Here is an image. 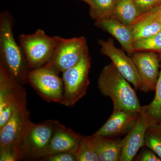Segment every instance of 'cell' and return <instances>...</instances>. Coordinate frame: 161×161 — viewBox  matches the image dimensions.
Here are the masks:
<instances>
[{"instance_id":"1","label":"cell","mask_w":161,"mask_h":161,"mask_svg":"<svg viewBox=\"0 0 161 161\" xmlns=\"http://www.w3.org/2000/svg\"><path fill=\"white\" fill-rule=\"evenodd\" d=\"M14 19L9 11L0 14V63L20 84L27 83L30 69L22 47L15 40Z\"/></svg>"},{"instance_id":"2","label":"cell","mask_w":161,"mask_h":161,"mask_svg":"<svg viewBox=\"0 0 161 161\" xmlns=\"http://www.w3.org/2000/svg\"><path fill=\"white\" fill-rule=\"evenodd\" d=\"M129 82L111 63L104 67L101 72L98 88L103 95L112 99L113 109L140 113L142 106Z\"/></svg>"},{"instance_id":"3","label":"cell","mask_w":161,"mask_h":161,"mask_svg":"<svg viewBox=\"0 0 161 161\" xmlns=\"http://www.w3.org/2000/svg\"><path fill=\"white\" fill-rule=\"evenodd\" d=\"M19 40L31 70L49 62L57 44V36H50L43 30L38 29L31 34L20 35Z\"/></svg>"},{"instance_id":"4","label":"cell","mask_w":161,"mask_h":161,"mask_svg":"<svg viewBox=\"0 0 161 161\" xmlns=\"http://www.w3.org/2000/svg\"><path fill=\"white\" fill-rule=\"evenodd\" d=\"M59 72L49 64L30 70L27 78L29 84L40 97L48 103L62 104L64 86Z\"/></svg>"},{"instance_id":"5","label":"cell","mask_w":161,"mask_h":161,"mask_svg":"<svg viewBox=\"0 0 161 161\" xmlns=\"http://www.w3.org/2000/svg\"><path fill=\"white\" fill-rule=\"evenodd\" d=\"M91 66V58L87 53L76 65L62 73L64 86L62 105L73 106L86 94L90 85Z\"/></svg>"},{"instance_id":"6","label":"cell","mask_w":161,"mask_h":161,"mask_svg":"<svg viewBox=\"0 0 161 161\" xmlns=\"http://www.w3.org/2000/svg\"><path fill=\"white\" fill-rule=\"evenodd\" d=\"M57 122L48 119L36 124L31 121L21 144L24 158L43 159L46 156Z\"/></svg>"},{"instance_id":"7","label":"cell","mask_w":161,"mask_h":161,"mask_svg":"<svg viewBox=\"0 0 161 161\" xmlns=\"http://www.w3.org/2000/svg\"><path fill=\"white\" fill-rule=\"evenodd\" d=\"M89 53L86 39L83 36L65 39L57 36V44L48 64L59 73L70 68Z\"/></svg>"},{"instance_id":"8","label":"cell","mask_w":161,"mask_h":161,"mask_svg":"<svg viewBox=\"0 0 161 161\" xmlns=\"http://www.w3.org/2000/svg\"><path fill=\"white\" fill-rule=\"evenodd\" d=\"M31 121L26 93L20 99L8 122L0 129V147H21L23 136Z\"/></svg>"},{"instance_id":"9","label":"cell","mask_w":161,"mask_h":161,"mask_svg":"<svg viewBox=\"0 0 161 161\" xmlns=\"http://www.w3.org/2000/svg\"><path fill=\"white\" fill-rule=\"evenodd\" d=\"M139 78V89L154 92L159 75V54L153 52H135L132 56Z\"/></svg>"},{"instance_id":"10","label":"cell","mask_w":161,"mask_h":161,"mask_svg":"<svg viewBox=\"0 0 161 161\" xmlns=\"http://www.w3.org/2000/svg\"><path fill=\"white\" fill-rule=\"evenodd\" d=\"M98 43L100 46L101 53L109 58L112 63L124 78L132 83L136 89H139V78L132 58L128 57L122 50L116 47L112 38H109L107 40H99Z\"/></svg>"},{"instance_id":"11","label":"cell","mask_w":161,"mask_h":161,"mask_svg":"<svg viewBox=\"0 0 161 161\" xmlns=\"http://www.w3.org/2000/svg\"><path fill=\"white\" fill-rule=\"evenodd\" d=\"M153 124L148 115L141 112L134 126L123 139L119 161L133 160L139 150L145 146L146 131L149 126Z\"/></svg>"},{"instance_id":"12","label":"cell","mask_w":161,"mask_h":161,"mask_svg":"<svg viewBox=\"0 0 161 161\" xmlns=\"http://www.w3.org/2000/svg\"><path fill=\"white\" fill-rule=\"evenodd\" d=\"M140 114L113 109L109 118L94 135L114 138L127 134L134 126Z\"/></svg>"},{"instance_id":"13","label":"cell","mask_w":161,"mask_h":161,"mask_svg":"<svg viewBox=\"0 0 161 161\" xmlns=\"http://www.w3.org/2000/svg\"><path fill=\"white\" fill-rule=\"evenodd\" d=\"M26 93L22 85L15 80L0 63V111H14Z\"/></svg>"},{"instance_id":"14","label":"cell","mask_w":161,"mask_h":161,"mask_svg":"<svg viewBox=\"0 0 161 161\" xmlns=\"http://www.w3.org/2000/svg\"><path fill=\"white\" fill-rule=\"evenodd\" d=\"M82 137L57 121L46 157L62 152L75 153Z\"/></svg>"},{"instance_id":"15","label":"cell","mask_w":161,"mask_h":161,"mask_svg":"<svg viewBox=\"0 0 161 161\" xmlns=\"http://www.w3.org/2000/svg\"><path fill=\"white\" fill-rule=\"evenodd\" d=\"M95 25L112 35L120 43L125 51L132 57L135 53L132 26L125 25L113 19L95 21Z\"/></svg>"},{"instance_id":"16","label":"cell","mask_w":161,"mask_h":161,"mask_svg":"<svg viewBox=\"0 0 161 161\" xmlns=\"http://www.w3.org/2000/svg\"><path fill=\"white\" fill-rule=\"evenodd\" d=\"M90 138L98 154L99 161H119L123 139L110 138L93 135Z\"/></svg>"},{"instance_id":"17","label":"cell","mask_w":161,"mask_h":161,"mask_svg":"<svg viewBox=\"0 0 161 161\" xmlns=\"http://www.w3.org/2000/svg\"><path fill=\"white\" fill-rule=\"evenodd\" d=\"M133 41L145 39L161 30V24L155 13L144 14L132 26Z\"/></svg>"},{"instance_id":"18","label":"cell","mask_w":161,"mask_h":161,"mask_svg":"<svg viewBox=\"0 0 161 161\" xmlns=\"http://www.w3.org/2000/svg\"><path fill=\"white\" fill-rule=\"evenodd\" d=\"M142 15L133 0H118L112 19L132 26Z\"/></svg>"},{"instance_id":"19","label":"cell","mask_w":161,"mask_h":161,"mask_svg":"<svg viewBox=\"0 0 161 161\" xmlns=\"http://www.w3.org/2000/svg\"><path fill=\"white\" fill-rule=\"evenodd\" d=\"M118 0H92L90 14L95 21L112 19Z\"/></svg>"},{"instance_id":"20","label":"cell","mask_w":161,"mask_h":161,"mask_svg":"<svg viewBox=\"0 0 161 161\" xmlns=\"http://www.w3.org/2000/svg\"><path fill=\"white\" fill-rule=\"evenodd\" d=\"M159 75L155 88V95L151 103L142 107L141 112L148 115L153 123H161V53Z\"/></svg>"},{"instance_id":"21","label":"cell","mask_w":161,"mask_h":161,"mask_svg":"<svg viewBox=\"0 0 161 161\" xmlns=\"http://www.w3.org/2000/svg\"><path fill=\"white\" fill-rule=\"evenodd\" d=\"M145 146L161 159V123L153 124L148 127L145 135Z\"/></svg>"},{"instance_id":"22","label":"cell","mask_w":161,"mask_h":161,"mask_svg":"<svg viewBox=\"0 0 161 161\" xmlns=\"http://www.w3.org/2000/svg\"><path fill=\"white\" fill-rule=\"evenodd\" d=\"M75 154L77 161H99L90 136H82Z\"/></svg>"},{"instance_id":"23","label":"cell","mask_w":161,"mask_h":161,"mask_svg":"<svg viewBox=\"0 0 161 161\" xmlns=\"http://www.w3.org/2000/svg\"><path fill=\"white\" fill-rule=\"evenodd\" d=\"M135 52H153L161 53V30L149 37L133 42Z\"/></svg>"},{"instance_id":"24","label":"cell","mask_w":161,"mask_h":161,"mask_svg":"<svg viewBox=\"0 0 161 161\" xmlns=\"http://www.w3.org/2000/svg\"><path fill=\"white\" fill-rule=\"evenodd\" d=\"M23 158V150L20 146L0 147V161H17Z\"/></svg>"},{"instance_id":"25","label":"cell","mask_w":161,"mask_h":161,"mask_svg":"<svg viewBox=\"0 0 161 161\" xmlns=\"http://www.w3.org/2000/svg\"><path fill=\"white\" fill-rule=\"evenodd\" d=\"M141 150L138 155L134 158V161H161V159L155 152L147 146Z\"/></svg>"},{"instance_id":"26","label":"cell","mask_w":161,"mask_h":161,"mask_svg":"<svg viewBox=\"0 0 161 161\" xmlns=\"http://www.w3.org/2000/svg\"><path fill=\"white\" fill-rule=\"evenodd\" d=\"M43 160L46 161H77L75 153L62 152L45 157Z\"/></svg>"},{"instance_id":"27","label":"cell","mask_w":161,"mask_h":161,"mask_svg":"<svg viewBox=\"0 0 161 161\" xmlns=\"http://www.w3.org/2000/svg\"><path fill=\"white\" fill-rule=\"evenodd\" d=\"M142 15L153 8L160 0H133Z\"/></svg>"},{"instance_id":"28","label":"cell","mask_w":161,"mask_h":161,"mask_svg":"<svg viewBox=\"0 0 161 161\" xmlns=\"http://www.w3.org/2000/svg\"><path fill=\"white\" fill-rule=\"evenodd\" d=\"M160 11H161V0L153 8L150 9L149 11H147L146 13H153L158 12Z\"/></svg>"},{"instance_id":"29","label":"cell","mask_w":161,"mask_h":161,"mask_svg":"<svg viewBox=\"0 0 161 161\" xmlns=\"http://www.w3.org/2000/svg\"><path fill=\"white\" fill-rule=\"evenodd\" d=\"M153 13H155L157 14L158 19L160 23L161 24V11L158 12Z\"/></svg>"},{"instance_id":"30","label":"cell","mask_w":161,"mask_h":161,"mask_svg":"<svg viewBox=\"0 0 161 161\" xmlns=\"http://www.w3.org/2000/svg\"><path fill=\"white\" fill-rule=\"evenodd\" d=\"M75 1H82V2H85V3L87 4L88 5H89L92 0H75Z\"/></svg>"}]
</instances>
